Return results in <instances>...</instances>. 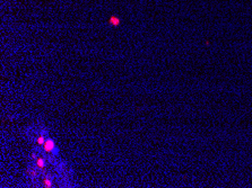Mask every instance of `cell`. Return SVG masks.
<instances>
[{
  "label": "cell",
  "instance_id": "1",
  "mask_svg": "<svg viewBox=\"0 0 252 188\" xmlns=\"http://www.w3.org/2000/svg\"><path fill=\"white\" fill-rule=\"evenodd\" d=\"M55 149V143H54V141L52 140V139H50V138H48L46 140H45V142H44V144H43V150L45 151V152H52L53 150Z\"/></svg>",
  "mask_w": 252,
  "mask_h": 188
},
{
  "label": "cell",
  "instance_id": "2",
  "mask_svg": "<svg viewBox=\"0 0 252 188\" xmlns=\"http://www.w3.org/2000/svg\"><path fill=\"white\" fill-rule=\"evenodd\" d=\"M36 166H38L40 169H43L45 167V160L43 158H38L36 159Z\"/></svg>",
  "mask_w": 252,
  "mask_h": 188
},
{
  "label": "cell",
  "instance_id": "3",
  "mask_svg": "<svg viewBox=\"0 0 252 188\" xmlns=\"http://www.w3.org/2000/svg\"><path fill=\"white\" fill-rule=\"evenodd\" d=\"M110 24L113 25V26H118V25L120 24V19H119L118 17L113 16V17H111V18H110Z\"/></svg>",
  "mask_w": 252,
  "mask_h": 188
},
{
  "label": "cell",
  "instance_id": "4",
  "mask_svg": "<svg viewBox=\"0 0 252 188\" xmlns=\"http://www.w3.org/2000/svg\"><path fill=\"white\" fill-rule=\"evenodd\" d=\"M43 185H44V187H48V188L52 187V180H50L48 177H45L43 179Z\"/></svg>",
  "mask_w": 252,
  "mask_h": 188
},
{
  "label": "cell",
  "instance_id": "5",
  "mask_svg": "<svg viewBox=\"0 0 252 188\" xmlns=\"http://www.w3.org/2000/svg\"><path fill=\"white\" fill-rule=\"evenodd\" d=\"M45 140H46V139H45L43 135H40V136H38V139H36V143H38L39 145H43Z\"/></svg>",
  "mask_w": 252,
  "mask_h": 188
},
{
  "label": "cell",
  "instance_id": "6",
  "mask_svg": "<svg viewBox=\"0 0 252 188\" xmlns=\"http://www.w3.org/2000/svg\"><path fill=\"white\" fill-rule=\"evenodd\" d=\"M52 153H53V154H55V155H57V154H58V153H59V151H58V149H57V148H55V149H54V150H53V151H52Z\"/></svg>",
  "mask_w": 252,
  "mask_h": 188
}]
</instances>
